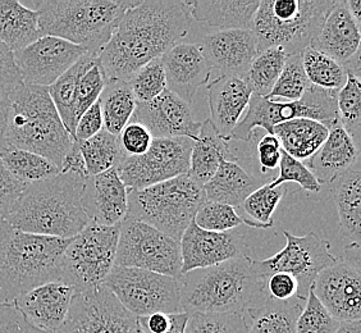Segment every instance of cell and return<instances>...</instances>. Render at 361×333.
<instances>
[{
  "instance_id": "cell-17",
  "label": "cell",
  "mask_w": 361,
  "mask_h": 333,
  "mask_svg": "<svg viewBox=\"0 0 361 333\" xmlns=\"http://www.w3.org/2000/svg\"><path fill=\"white\" fill-rule=\"evenodd\" d=\"M180 245L182 274L231 259L250 257L245 232L240 229L212 232L199 229L192 221L180 237Z\"/></svg>"
},
{
  "instance_id": "cell-32",
  "label": "cell",
  "mask_w": 361,
  "mask_h": 333,
  "mask_svg": "<svg viewBox=\"0 0 361 333\" xmlns=\"http://www.w3.org/2000/svg\"><path fill=\"white\" fill-rule=\"evenodd\" d=\"M329 130L312 119H298L282 122L273 128L282 150L295 159H310L326 141Z\"/></svg>"
},
{
  "instance_id": "cell-55",
  "label": "cell",
  "mask_w": 361,
  "mask_h": 333,
  "mask_svg": "<svg viewBox=\"0 0 361 333\" xmlns=\"http://www.w3.org/2000/svg\"><path fill=\"white\" fill-rule=\"evenodd\" d=\"M281 143L276 135L267 133L257 143V153L262 172L276 169L281 160Z\"/></svg>"
},
{
  "instance_id": "cell-60",
  "label": "cell",
  "mask_w": 361,
  "mask_h": 333,
  "mask_svg": "<svg viewBox=\"0 0 361 333\" xmlns=\"http://www.w3.org/2000/svg\"><path fill=\"white\" fill-rule=\"evenodd\" d=\"M334 333H361L360 320L350 322V323H341L338 329Z\"/></svg>"
},
{
  "instance_id": "cell-34",
  "label": "cell",
  "mask_w": 361,
  "mask_h": 333,
  "mask_svg": "<svg viewBox=\"0 0 361 333\" xmlns=\"http://www.w3.org/2000/svg\"><path fill=\"white\" fill-rule=\"evenodd\" d=\"M97 62V56L92 53H86L81 56L70 70L64 72L56 83L48 87L49 95L56 105V111L62 119L66 130L70 132L71 136L75 139L76 122L73 117V107L76 99L77 83L86 71Z\"/></svg>"
},
{
  "instance_id": "cell-39",
  "label": "cell",
  "mask_w": 361,
  "mask_h": 333,
  "mask_svg": "<svg viewBox=\"0 0 361 333\" xmlns=\"http://www.w3.org/2000/svg\"><path fill=\"white\" fill-rule=\"evenodd\" d=\"M302 66L307 81L322 89L341 90L348 80V71L341 63L312 48L302 53Z\"/></svg>"
},
{
  "instance_id": "cell-30",
  "label": "cell",
  "mask_w": 361,
  "mask_h": 333,
  "mask_svg": "<svg viewBox=\"0 0 361 333\" xmlns=\"http://www.w3.org/2000/svg\"><path fill=\"white\" fill-rule=\"evenodd\" d=\"M260 1H188L190 13L194 22L205 23L219 30H251Z\"/></svg>"
},
{
  "instance_id": "cell-7",
  "label": "cell",
  "mask_w": 361,
  "mask_h": 333,
  "mask_svg": "<svg viewBox=\"0 0 361 333\" xmlns=\"http://www.w3.org/2000/svg\"><path fill=\"white\" fill-rule=\"evenodd\" d=\"M336 0H263L252 21L259 52L279 48L287 56L312 45Z\"/></svg>"
},
{
  "instance_id": "cell-12",
  "label": "cell",
  "mask_w": 361,
  "mask_h": 333,
  "mask_svg": "<svg viewBox=\"0 0 361 333\" xmlns=\"http://www.w3.org/2000/svg\"><path fill=\"white\" fill-rule=\"evenodd\" d=\"M283 235L287 241L285 248L264 260L254 259V267L264 279L279 272L291 274L299 284V298L306 301L317 276L336 263L338 257L331 253L329 241L315 232L295 236L283 231Z\"/></svg>"
},
{
  "instance_id": "cell-16",
  "label": "cell",
  "mask_w": 361,
  "mask_h": 333,
  "mask_svg": "<svg viewBox=\"0 0 361 333\" xmlns=\"http://www.w3.org/2000/svg\"><path fill=\"white\" fill-rule=\"evenodd\" d=\"M86 53V49L59 37L42 36L13 54L25 85L49 87Z\"/></svg>"
},
{
  "instance_id": "cell-33",
  "label": "cell",
  "mask_w": 361,
  "mask_h": 333,
  "mask_svg": "<svg viewBox=\"0 0 361 333\" xmlns=\"http://www.w3.org/2000/svg\"><path fill=\"white\" fill-rule=\"evenodd\" d=\"M305 300L292 298L288 301H267L257 309L245 314L249 333H296L300 313Z\"/></svg>"
},
{
  "instance_id": "cell-40",
  "label": "cell",
  "mask_w": 361,
  "mask_h": 333,
  "mask_svg": "<svg viewBox=\"0 0 361 333\" xmlns=\"http://www.w3.org/2000/svg\"><path fill=\"white\" fill-rule=\"evenodd\" d=\"M286 186L271 188L269 183H265L257 188L243 202L245 217H241L243 222L254 229H271L273 227V213L277 209L281 199L286 194Z\"/></svg>"
},
{
  "instance_id": "cell-58",
  "label": "cell",
  "mask_w": 361,
  "mask_h": 333,
  "mask_svg": "<svg viewBox=\"0 0 361 333\" xmlns=\"http://www.w3.org/2000/svg\"><path fill=\"white\" fill-rule=\"evenodd\" d=\"M6 91H0V153L7 147L8 113H9V99Z\"/></svg>"
},
{
  "instance_id": "cell-41",
  "label": "cell",
  "mask_w": 361,
  "mask_h": 333,
  "mask_svg": "<svg viewBox=\"0 0 361 333\" xmlns=\"http://www.w3.org/2000/svg\"><path fill=\"white\" fill-rule=\"evenodd\" d=\"M337 111L341 126L360 146L361 86L360 76L348 72V80L337 95Z\"/></svg>"
},
{
  "instance_id": "cell-28",
  "label": "cell",
  "mask_w": 361,
  "mask_h": 333,
  "mask_svg": "<svg viewBox=\"0 0 361 333\" xmlns=\"http://www.w3.org/2000/svg\"><path fill=\"white\" fill-rule=\"evenodd\" d=\"M262 186V180L246 172L237 162L223 160L214 176L204 185V193L208 202L236 209L241 208L243 202Z\"/></svg>"
},
{
  "instance_id": "cell-46",
  "label": "cell",
  "mask_w": 361,
  "mask_h": 333,
  "mask_svg": "<svg viewBox=\"0 0 361 333\" xmlns=\"http://www.w3.org/2000/svg\"><path fill=\"white\" fill-rule=\"evenodd\" d=\"M340 322L334 320L310 289L305 305L300 313L296 333H334Z\"/></svg>"
},
{
  "instance_id": "cell-59",
  "label": "cell",
  "mask_w": 361,
  "mask_h": 333,
  "mask_svg": "<svg viewBox=\"0 0 361 333\" xmlns=\"http://www.w3.org/2000/svg\"><path fill=\"white\" fill-rule=\"evenodd\" d=\"M348 12L361 28V0H346Z\"/></svg>"
},
{
  "instance_id": "cell-19",
  "label": "cell",
  "mask_w": 361,
  "mask_h": 333,
  "mask_svg": "<svg viewBox=\"0 0 361 333\" xmlns=\"http://www.w3.org/2000/svg\"><path fill=\"white\" fill-rule=\"evenodd\" d=\"M75 289L61 281H51L22 293L9 304L21 313L30 326L56 333L67 317Z\"/></svg>"
},
{
  "instance_id": "cell-26",
  "label": "cell",
  "mask_w": 361,
  "mask_h": 333,
  "mask_svg": "<svg viewBox=\"0 0 361 333\" xmlns=\"http://www.w3.org/2000/svg\"><path fill=\"white\" fill-rule=\"evenodd\" d=\"M332 185L338 219L340 235L343 248L359 253L361 238V168L357 162L346 174L334 181Z\"/></svg>"
},
{
  "instance_id": "cell-27",
  "label": "cell",
  "mask_w": 361,
  "mask_h": 333,
  "mask_svg": "<svg viewBox=\"0 0 361 333\" xmlns=\"http://www.w3.org/2000/svg\"><path fill=\"white\" fill-rule=\"evenodd\" d=\"M298 119H305V109L300 99L296 102H279L252 94L246 113L232 131L231 139L249 141L257 127L274 135L273 128L276 126Z\"/></svg>"
},
{
  "instance_id": "cell-25",
  "label": "cell",
  "mask_w": 361,
  "mask_h": 333,
  "mask_svg": "<svg viewBox=\"0 0 361 333\" xmlns=\"http://www.w3.org/2000/svg\"><path fill=\"white\" fill-rule=\"evenodd\" d=\"M360 162V146L341 126H332L326 141L318 152L307 159V168L320 185H331Z\"/></svg>"
},
{
  "instance_id": "cell-13",
  "label": "cell",
  "mask_w": 361,
  "mask_h": 333,
  "mask_svg": "<svg viewBox=\"0 0 361 333\" xmlns=\"http://www.w3.org/2000/svg\"><path fill=\"white\" fill-rule=\"evenodd\" d=\"M194 140L153 139L149 150L139 157H123L116 166L128 190H142L188 174Z\"/></svg>"
},
{
  "instance_id": "cell-37",
  "label": "cell",
  "mask_w": 361,
  "mask_h": 333,
  "mask_svg": "<svg viewBox=\"0 0 361 333\" xmlns=\"http://www.w3.org/2000/svg\"><path fill=\"white\" fill-rule=\"evenodd\" d=\"M77 144L89 176H97L116 168L125 157L119 145L118 136L105 130H102L91 139L77 141Z\"/></svg>"
},
{
  "instance_id": "cell-52",
  "label": "cell",
  "mask_w": 361,
  "mask_h": 333,
  "mask_svg": "<svg viewBox=\"0 0 361 333\" xmlns=\"http://www.w3.org/2000/svg\"><path fill=\"white\" fill-rule=\"evenodd\" d=\"M265 292L267 298L271 300L288 301L299 298V284L291 274L279 272L265 278Z\"/></svg>"
},
{
  "instance_id": "cell-47",
  "label": "cell",
  "mask_w": 361,
  "mask_h": 333,
  "mask_svg": "<svg viewBox=\"0 0 361 333\" xmlns=\"http://www.w3.org/2000/svg\"><path fill=\"white\" fill-rule=\"evenodd\" d=\"M106 83L108 80L99 64V61L81 76L77 83L76 99L73 107V117L76 125L85 111L99 100Z\"/></svg>"
},
{
  "instance_id": "cell-24",
  "label": "cell",
  "mask_w": 361,
  "mask_h": 333,
  "mask_svg": "<svg viewBox=\"0 0 361 333\" xmlns=\"http://www.w3.org/2000/svg\"><path fill=\"white\" fill-rule=\"evenodd\" d=\"M210 122L219 136L229 141L232 131L250 102L249 86L241 77L221 76L207 85Z\"/></svg>"
},
{
  "instance_id": "cell-5",
  "label": "cell",
  "mask_w": 361,
  "mask_h": 333,
  "mask_svg": "<svg viewBox=\"0 0 361 333\" xmlns=\"http://www.w3.org/2000/svg\"><path fill=\"white\" fill-rule=\"evenodd\" d=\"M71 238L23 232L0 224V304L51 281H59V263Z\"/></svg>"
},
{
  "instance_id": "cell-23",
  "label": "cell",
  "mask_w": 361,
  "mask_h": 333,
  "mask_svg": "<svg viewBox=\"0 0 361 333\" xmlns=\"http://www.w3.org/2000/svg\"><path fill=\"white\" fill-rule=\"evenodd\" d=\"M360 28L348 12L346 0H336L319 34L309 48L343 66L360 54Z\"/></svg>"
},
{
  "instance_id": "cell-15",
  "label": "cell",
  "mask_w": 361,
  "mask_h": 333,
  "mask_svg": "<svg viewBox=\"0 0 361 333\" xmlns=\"http://www.w3.org/2000/svg\"><path fill=\"white\" fill-rule=\"evenodd\" d=\"M314 293L340 323L361 318L360 260L340 258L315 278Z\"/></svg>"
},
{
  "instance_id": "cell-1",
  "label": "cell",
  "mask_w": 361,
  "mask_h": 333,
  "mask_svg": "<svg viewBox=\"0 0 361 333\" xmlns=\"http://www.w3.org/2000/svg\"><path fill=\"white\" fill-rule=\"evenodd\" d=\"M194 25L188 1L146 0L128 9L97 61L108 81H128L180 44Z\"/></svg>"
},
{
  "instance_id": "cell-54",
  "label": "cell",
  "mask_w": 361,
  "mask_h": 333,
  "mask_svg": "<svg viewBox=\"0 0 361 333\" xmlns=\"http://www.w3.org/2000/svg\"><path fill=\"white\" fill-rule=\"evenodd\" d=\"M104 130V121L102 114L100 103L97 100L81 116L75 130V141H85L91 139L99 132Z\"/></svg>"
},
{
  "instance_id": "cell-3",
  "label": "cell",
  "mask_w": 361,
  "mask_h": 333,
  "mask_svg": "<svg viewBox=\"0 0 361 333\" xmlns=\"http://www.w3.org/2000/svg\"><path fill=\"white\" fill-rule=\"evenodd\" d=\"M85 180L67 172L27 183L6 222L34 235L76 236L90 223L82 205Z\"/></svg>"
},
{
  "instance_id": "cell-10",
  "label": "cell",
  "mask_w": 361,
  "mask_h": 333,
  "mask_svg": "<svg viewBox=\"0 0 361 333\" xmlns=\"http://www.w3.org/2000/svg\"><path fill=\"white\" fill-rule=\"evenodd\" d=\"M103 286L135 317L182 312L178 278L139 268L113 267Z\"/></svg>"
},
{
  "instance_id": "cell-53",
  "label": "cell",
  "mask_w": 361,
  "mask_h": 333,
  "mask_svg": "<svg viewBox=\"0 0 361 333\" xmlns=\"http://www.w3.org/2000/svg\"><path fill=\"white\" fill-rule=\"evenodd\" d=\"M22 83L23 81L14 61L13 52L0 42V91L11 92Z\"/></svg>"
},
{
  "instance_id": "cell-35",
  "label": "cell",
  "mask_w": 361,
  "mask_h": 333,
  "mask_svg": "<svg viewBox=\"0 0 361 333\" xmlns=\"http://www.w3.org/2000/svg\"><path fill=\"white\" fill-rule=\"evenodd\" d=\"M99 103L102 108L105 131L114 136H119L123 127L133 119L136 108V99L128 81H108L99 97Z\"/></svg>"
},
{
  "instance_id": "cell-14",
  "label": "cell",
  "mask_w": 361,
  "mask_h": 333,
  "mask_svg": "<svg viewBox=\"0 0 361 333\" xmlns=\"http://www.w3.org/2000/svg\"><path fill=\"white\" fill-rule=\"evenodd\" d=\"M136 327L137 317L102 285L75 292L67 317L56 333H133Z\"/></svg>"
},
{
  "instance_id": "cell-22",
  "label": "cell",
  "mask_w": 361,
  "mask_h": 333,
  "mask_svg": "<svg viewBox=\"0 0 361 333\" xmlns=\"http://www.w3.org/2000/svg\"><path fill=\"white\" fill-rule=\"evenodd\" d=\"M82 205L90 222L118 226L127 217L128 188L116 168L85 180Z\"/></svg>"
},
{
  "instance_id": "cell-2",
  "label": "cell",
  "mask_w": 361,
  "mask_h": 333,
  "mask_svg": "<svg viewBox=\"0 0 361 333\" xmlns=\"http://www.w3.org/2000/svg\"><path fill=\"white\" fill-rule=\"evenodd\" d=\"M178 281L180 308L188 314L245 315L267 301L265 279L259 276L251 257L190 271Z\"/></svg>"
},
{
  "instance_id": "cell-57",
  "label": "cell",
  "mask_w": 361,
  "mask_h": 333,
  "mask_svg": "<svg viewBox=\"0 0 361 333\" xmlns=\"http://www.w3.org/2000/svg\"><path fill=\"white\" fill-rule=\"evenodd\" d=\"M76 174L84 178H87L89 174L86 171V166H85V160L82 158V154L80 152V147L77 141L73 143V145L71 146L70 152L64 157L61 166V174Z\"/></svg>"
},
{
  "instance_id": "cell-11",
  "label": "cell",
  "mask_w": 361,
  "mask_h": 333,
  "mask_svg": "<svg viewBox=\"0 0 361 333\" xmlns=\"http://www.w3.org/2000/svg\"><path fill=\"white\" fill-rule=\"evenodd\" d=\"M114 267L139 268L180 278L182 274L180 243L146 223L126 217L119 224Z\"/></svg>"
},
{
  "instance_id": "cell-38",
  "label": "cell",
  "mask_w": 361,
  "mask_h": 333,
  "mask_svg": "<svg viewBox=\"0 0 361 333\" xmlns=\"http://www.w3.org/2000/svg\"><path fill=\"white\" fill-rule=\"evenodd\" d=\"M287 56L279 48L267 49L257 54L243 76V81L254 95L267 97L271 94L283 70Z\"/></svg>"
},
{
  "instance_id": "cell-43",
  "label": "cell",
  "mask_w": 361,
  "mask_h": 333,
  "mask_svg": "<svg viewBox=\"0 0 361 333\" xmlns=\"http://www.w3.org/2000/svg\"><path fill=\"white\" fill-rule=\"evenodd\" d=\"M194 222L199 229L212 232H226L246 226L235 208L221 202H205L195 215Z\"/></svg>"
},
{
  "instance_id": "cell-29",
  "label": "cell",
  "mask_w": 361,
  "mask_h": 333,
  "mask_svg": "<svg viewBox=\"0 0 361 333\" xmlns=\"http://www.w3.org/2000/svg\"><path fill=\"white\" fill-rule=\"evenodd\" d=\"M223 160L237 162L236 157L229 150L228 141L221 138L214 126L207 119L202 122L199 135L192 143L188 176L204 188Z\"/></svg>"
},
{
  "instance_id": "cell-49",
  "label": "cell",
  "mask_w": 361,
  "mask_h": 333,
  "mask_svg": "<svg viewBox=\"0 0 361 333\" xmlns=\"http://www.w3.org/2000/svg\"><path fill=\"white\" fill-rule=\"evenodd\" d=\"M190 314L180 313H154L137 317V326L144 333H186Z\"/></svg>"
},
{
  "instance_id": "cell-4",
  "label": "cell",
  "mask_w": 361,
  "mask_h": 333,
  "mask_svg": "<svg viewBox=\"0 0 361 333\" xmlns=\"http://www.w3.org/2000/svg\"><path fill=\"white\" fill-rule=\"evenodd\" d=\"M8 99L7 145L42 155L61 171L75 139L63 125L48 87L22 83Z\"/></svg>"
},
{
  "instance_id": "cell-18",
  "label": "cell",
  "mask_w": 361,
  "mask_h": 333,
  "mask_svg": "<svg viewBox=\"0 0 361 333\" xmlns=\"http://www.w3.org/2000/svg\"><path fill=\"white\" fill-rule=\"evenodd\" d=\"M131 121L146 127L154 139L195 140L202 125L195 121L190 104L167 89L150 102L136 103Z\"/></svg>"
},
{
  "instance_id": "cell-45",
  "label": "cell",
  "mask_w": 361,
  "mask_h": 333,
  "mask_svg": "<svg viewBox=\"0 0 361 333\" xmlns=\"http://www.w3.org/2000/svg\"><path fill=\"white\" fill-rule=\"evenodd\" d=\"M186 333H249L245 315L240 314H190Z\"/></svg>"
},
{
  "instance_id": "cell-50",
  "label": "cell",
  "mask_w": 361,
  "mask_h": 333,
  "mask_svg": "<svg viewBox=\"0 0 361 333\" xmlns=\"http://www.w3.org/2000/svg\"><path fill=\"white\" fill-rule=\"evenodd\" d=\"M118 139L125 157H139L149 150L154 138L146 127L130 121L119 133Z\"/></svg>"
},
{
  "instance_id": "cell-20",
  "label": "cell",
  "mask_w": 361,
  "mask_h": 333,
  "mask_svg": "<svg viewBox=\"0 0 361 333\" xmlns=\"http://www.w3.org/2000/svg\"><path fill=\"white\" fill-rule=\"evenodd\" d=\"M202 53L212 68L222 76L241 77L259 52L257 36L251 30H219L202 39Z\"/></svg>"
},
{
  "instance_id": "cell-44",
  "label": "cell",
  "mask_w": 361,
  "mask_h": 333,
  "mask_svg": "<svg viewBox=\"0 0 361 333\" xmlns=\"http://www.w3.org/2000/svg\"><path fill=\"white\" fill-rule=\"evenodd\" d=\"M128 83L136 103H146L160 95L167 89L166 75L160 58L147 63L133 75Z\"/></svg>"
},
{
  "instance_id": "cell-9",
  "label": "cell",
  "mask_w": 361,
  "mask_h": 333,
  "mask_svg": "<svg viewBox=\"0 0 361 333\" xmlns=\"http://www.w3.org/2000/svg\"><path fill=\"white\" fill-rule=\"evenodd\" d=\"M118 226L90 222L71 238L59 263V281L72 286L75 292L103 285L114 267L118 248Z\"/></svg>"
},
{
  "instance_id": "cell-6",
  "label": "cell",
  "mask_w": 361,
  "mask_h": 333,
  "mask_svg": "<svg viewBox=\"0 0 361 333\" xmlns=\"http://www.w3.org/2000/svg\"><path fill=\"white\" fill-rule=\"evenodd\" d=\"M139 0H48L37 3L42 36H54L99 56L123 14Z\"/></svg>"
},
{
  "instance_id": "cell-56",
  "label": "cell",
  "mask_w": 361,
  "mask_h": 333,
  "mask_svg": "<svg viewBox=\"0 0 361 333\" xmlns=\"http://www.w3.org/2000/svg\"><path fill=\"white\" fill-rule=\"evenodd\" d=\"M0 333H37L12 304H0Z\"/></svg>"
},
{
  "instance_id": "cell-21",
  "label": "cell",
  "mask_w": 361,
  "mask_h": 333,
  "mask_svg": "<svg viewBox=\"0 0 361 333\" xmlns=\"http://www.w3.org/2000/svg\"><path fill=\"white\" fill-rule=\"evenodd\" d=\"M166 75L167 90L190 104L197 90L208 85L212 67L202 53V45L180 42L160 56Z\"/></svg>"
},
{
  "instance_id": "cell-8",
  "label": "cell",
  "mask_w": 361,
  "mask_h": 333,
  "mask_svg": "<svg viewBox=\"0 0 361 333\" xmlns=\"http://www.w3.org/2000/svg\"><path fill=\"white\" fill-rule=\"evenodd\" d=\"M205 200L204 188L183 174L150 188L128 190L127 217L180 243Z\"/></svg>"
},
{
  "instance_id": "cell-42",
  "label": "cell",
  "mask_w": 361,
  "mask_h": 333,
  "mask_svg": "<svg viewBox=\"0 0 361 333\" xmlns=\"http://www.w3.org/2000/svg\"><path fill=\"white\" fill-rule=\"evenodd\" d=\"M307 85L309 81L302 66L301 53L292 54L287 56L283 70L278 77L271 94L267 97L279 102H296L302 97Z\"/></svg>"
},
{
  "instance_id": "cell-36",
  "label": "cell",
  "mask_w": 361,
  "mask_h": 333,
  "mask_svg": "<svg viewBox=\"0 0 361 333\" xmlns=\"http://www.w3.org/2000/svg\"><path fill=\"white\" fill-rule=\"evenodd\" d=\"M0 162L8 174L22 183H32L48 180L61 174L59 168L42 155L7 146L0 153Z\"/></svg>"
},
{
  "instance_id": "cell-48",
  "label": "cell",
  "mask_w": 361,
  "mask_h": 333,
  "mask_svg": "<svg viewBox=\"0 0 361 333\" xmlns=\"http://www.w3.org/2000/svg\"><path fill=\"white\" fill-rule=\"evenodd\" d=\"M278 166H279V174L277 178H274L269 183L271 188L282 186L287 182H295L307 193H313V194L320 193L322 185L319 181L315 178V176L310 172V169L306 166L304 162L295 159L291 155L281 150V160Z\"/></svg>"
},
{
  "instance_id": "cell-51",
  "label": "cell",
  "mask_w": 361,
  "mask_h": 333,
  "mask_svg": "<svg viewBox=\"0 0 361 333\" xmlns=\"http://www.w3.org/2000/svg\"><path fill=\"white\" fill-rule=\"evenodd\" d=\"M26 183L14 180L0 162V224L7 221Z\"/></svg>"
},
{
  "instance_id": "cell-61",
  "label": "cell",
  "mask_w": 361,
  "mask_h": 333,
  "mask_svg": "<svg viewBox=\"0 0 361 333\" xmlns=\"http://www.w3.org/2000/svg\"><path fill=\"white\" fill-rule=\"evenodd\" d=\"M133 333H144V332H142V331H141V329H140L139 326H137V327H136V329H135V331H133Z\"/></svg>"
},
{
  "instance_id": "cell-31",
  "label": "cell",
  "mask_w": 361,
  "mask_h": 333,
  "mask_svg": "<svg viewBox=\"0 0 361 333\" xmlns=\"http://www.w3.org/2000/svg\"><path fill=\"white\" fill-rule=\"evenodd\" d=\"M40 37L36 11L16 0H0V42L14 53Z\"/></svg>"
}]
</instances>
